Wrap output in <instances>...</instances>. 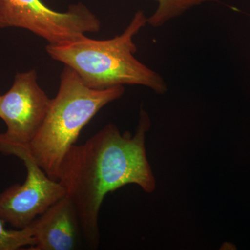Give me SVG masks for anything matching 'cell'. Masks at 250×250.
<instances>
[{"mask_svg":"<svg viewBox=\"0 0 250 250\" xmlns=\"http://www.w3.org/2000/svg\"><path fill=\"white\" fill-rule=\"evenodd\" d=\"M150 126L141 110L134 135L121 134L116 125L108 124L83 144L74 145L62 161L59 182L76 208L82 234L92 249L100 243L99 213L108 193L128 184L147 193L156 190L146 149Z\"/></svg>","mask_w":250,"mask_h":250,"instance_id":"1","label":"cell"},{"mask_svg":"<svg viewBox=\"0 0 250 250\" xmlns=\"http://www.w3.org/2000/svg\"><path fill=\"white\" fill-rule=\"evenodd\" d=\"M147 22L142 11L135 14L121 35L108 40L86 36L46 47L49 57L74 70L88 88L103 90L124 85H140L157 93L167 87L160 75L134 57V37Z\"/></svg>","mask_w":250,"mask_h":250,"instance_id":"2","label":"cell"},{"mask_svg":"<svg viewBox=\"0 0 250 250\" xmlns=\"http://www.w3.org/2000/svg\"><path fill=\"white\" fill-rule=\"evenodd\" d=\"M123 85L103 90L88 88L65 65L60 85L42 126L29 143V150L49 177L59 181L64 158L75 145L82 130L108 103L123 96Z\"/></svg>","mask_w":250,"mask_h":250,"instance_id":"3","label":"cell"},{"mask_svg":"<svg viewBox=\"0 0 250 250\" xmlns=\"http://www.w3.org/2000/svg\"><path fill=\"white\" fill-rule=\"evenodd\" d=\"M8 27L27 29L56 45L98 32L101 22L82 3L60 13L41 0H0V29Z\"/></svg>","mask_w":250,"mask_h":250,"instance_id":"4","label":"cell"},{"mask_svg":"<svg viewBox=\"0 0 250 250\" xmlns=\"http://www.w3.org/2000/svg\"><path fill=\"white\" fill-rule=\"evenodd\" d=\"M0 152L17 156L27 170L24 183L11 186L0 193V218L14 228L23 229L65 196L66 192L59 181L49 177L39 166L28 146L0 144Z\"/></svg>","mask_w":250,"mask_h":250,"instance_id":"5","label":"cell"},{"mask_svg":"<svg viewBox=\"0 0 250 250\" xmlns=\"http://www.w3.org/2000/svg\"><path fill=\"white\" fill-rule=\"evenodd\" d=\"M51 100L38 83L35 69L16 74L12 86L0 97V118L6 125L0 144L29 146L45 121Z\"/></svg>","mask_w":250,"mask_h":250,"instance_id":"6","label":"cell"},{"mask_svg":"<svg viewBox=\"0 0 250 250\" xmlns=\"http://www.w3.org/2000/svg\"><path fill=\"white\" fill-rule=\"evenodd\" d=\"M35 245L29 250H72L82 229L76 208L67 195L51 206L32 223Z\"/></svg>","mask_w":250,"mask_h":250,"instance_id":"7","label":"cell"},{"mask_svg":"<svg viewBox=\"0 0 250 250\" xmlns=\"http://www.w3.org/2000/svg\"><path fill=\"white\" fill-rule=\"evenodd\" d=\"M158 2L157 9L151 17L147 18V23L154 27L163 25L171 18L177 17L184 11L196 5L207 1L215 0H155Z\"/></svg>","mask_w":250,"mask_h":250,"instance_id":"8","label":"cell"},{"mask_svg":"<svg viewBox=\"0 0 250 250\" xmlns=\"http://www.w3.org/2000/svg\"><path fill=\"white\" fill-rule=\"evenodd\" d=\"M35 245L32 225L19 230H9L5 228V223L0 218V250H18L24 247ZM27 248V250L29 249Z\"/></svg>","mask_w":250,"mask_h":250,"instance_id":"9","label":"cell"},{"mask_svg":"<svg viewBox=\"0 0 250 250\" xmlns=\"http://www.w3.org/2000/svg\"><path fill=\"white\" fill-rule=\"evenodd\" d=\"M0 97H1V95H0Z\"/></svg>","mask_w":250,"mask_h":250,"instance_id":"10","label":"cell"}]
</instances>
